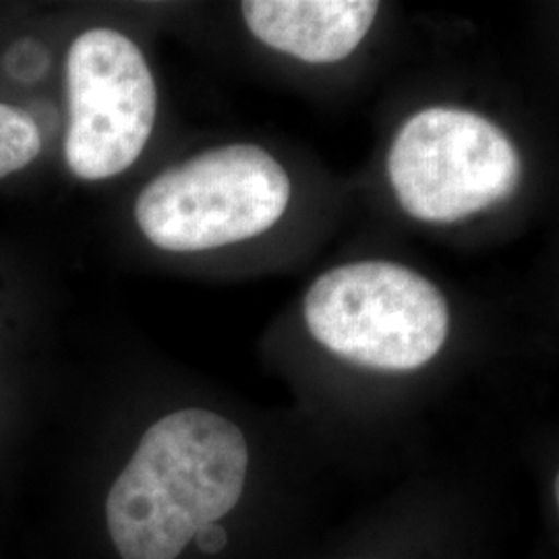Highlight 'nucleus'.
Returning a JSON list of instances; mask_svg holds the SVG:
<instances>
[{
  "mask_svg": "<svg viewBox=\"0 0 559 559\" xmlns=\"http://www.w3.org/2000/svg\"><path fill=\"white\" fill-rule=\"evenodd\" d=\"M249 445L233 420L182 408L154 423L106 500L122 559H177L205 524L239 503Z\"/></svg>",
  "mask_w": 559,
  "mask_h": 559,
  "instance_id": "nucleus-1",
  "label": "nucleus"
},
{
  "mask_svg": "<svg viewBox=\"0 0 559 559\" xmlns=\"http://www.w3.org/2000/svg\"><path fill=\"white\" fill-rule=\"evenodd\" d=\"M313 338L360 367L413 371L448 338L450 309L440 290L392 261H359L325 272L305 297Z\"/></svg>",
  "mask_w": 559,
  "mask_h": 559,
  "instance_id": "nucleus-2",
  "label": "nucleus"
},
{
  "mask_svg": "<svg viewBox=\"0 0 559 559\" xmlns=\"http://www.w3.org/2000/svg\"><path fill=\"white\" fill-rule=\"evenodd\" d=\"M288 201L286 170L258 145L239 143L162 173L141 191L135 218L152 245L193 253L263 235Z\"/></svg>",
  "mask_w": 559,
  "mask_h": 559,
  "instance_id": "nucleus-3",
  "label": "nucleus"
},
{
  "mask_svg": "<svg viewBox=\"0 0 559 559\" xmlns=\"http://www.w3.org/2000/svg\"><path fill=\"white\" fill-rule=\"evenodd\" d=\"M520 156L498 124L460 108H427L400 127L388 175L406 214L456 222L519 189Z\"/></svg>",
  "mask_w": 559,
  "mask_h": 559,
  "instance_id": "nucleus-4",
  "label": "nucleus"
},
{
  "mask_svg": "<svg viewBox=\"0 0 559 559\" xmlns=\"http://www.w3.org/2000/svg\"><path fill=\"white\" fill-rule=\"evenodd\" d=\"M69 131L64 160L75 177H117L154 131L158 94L135 41L108 27L81 34L67 55Z\"/></svg>",
  "mask_w": 559,
  "mask_h": 559,
  "instance_id": "nucleus-5",
  "label": "nucleus"
},
{
  "mask_svg": "<svg viewBox=\"0 0 559 559\" xmlns=\"http://www.w3.org/2000/svg\"><path fill=\"white\" fill-rule=\"evenodd\" d=\"M251 34L295 59L328 64L353 55L378 15L373 0H247Z\"/></svg>",
  "mask_w": 559,
  "mask_h": 559,
  "instance_id": "nucleus-6",
  "label": "nucleus"
},
{
  "mask_svg": "<svg viewBox=\"0 0 559 559\" xmlns=\"http://www.w3.org/2000/svg\"><path fill=\"white\" fill-rule=\"evenodd\" d=\"M41 135L36 120L11 104H0V179L38 158Z\"/></svg>",
  "mask_w": 559,
  "mask_h": 559,
  "instance_id": "nucleus-7",
  "label": "nucleus"
},
{
  "mask_svg": "<svg viewBox=\"0 0 559 559\" xmlns=\"http://www.w3.org/2000/svg\"><path fill=\"white\" fill-rule=\"evenodd\" d=\"M46 64H48L46 50L36 41L23 40L21 44H15L7 55V69L17 80H38Z\"/></svg>",
  "mask_w": 559,
  "mask_h": 559,
  "instance_id": "nucleus-8",
  "label": "nucleus"
},
{
  "mask_svg": "<svg viewBox=\"0 0 559 559\" xmlns=\"http://www.w3.org/2000/svg\"><path fill=\"white\" fill-rule=\"evenodd\" d=\"M193 540L200 547V551L207 554V556H216V554L224 551V547L228 545V533L224 531V526H221L218 522H212V524H205Z\"/></svg>",
  "mask_w": 559,
  "mask_h": 559,
  "instance_id": "nucleus-9",
  "label": "nucleus"
},
{
  "mask_svg": "<svg viewBox=\"0 0 559 559\" xmlns=\"http://www.w3.org/2000/svg\"><path fill=\"white\" fill-rule=\"evenodd\" d=\"M554 498H556V503L559 501V477H556L554 480Z\"/></svg>",
  "mask_w": 559,
  "mask_h": 559,
  "instance_id": "nucleus-10",
  "label": "nucleus"
}]
</instances>
